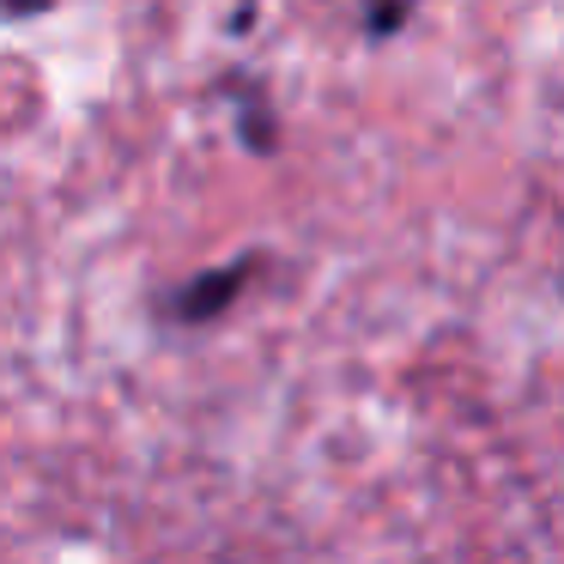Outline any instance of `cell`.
Returning <instances> with one entry per match:
<instances>
[{
    "label": "cell",
    "mask_w": 564,
    "mask_h": 564,
    "mask_svg": "<svg viewBox=\"0 0 564 564\" xmlns=\"http://www.w3.org/2000/svg\"><path fill=\"white\" fill-rule=\"evenodd\" d=\"M55 0H0V13L7 19H31V13H50Z\"/></svg>",
    "instance_id": "277c9868"
},
{
    "label": "cell",
    "mask_w": 564,
    "mask_h": 564,
    "mask_svg": "<svg viewBox=\"0 0 564 564\" xmlns=\"http://www.w3.org/2000/svg\"><path fill=\"white\" fill-rule=\"evenodd\" d=\"M406 13H413V0H370V37H382V31H401Z\"/></svg>",
    "instance_id": "3957f363"
},
{
    "label": "cell",
    "mask_w": 564,
    "mask_h": 564,
    "mask_svg": "<svg viewBox=\"0 0 564 564\" xmlns=\"http://www.w3.org/2000/svg\"><path fill=\"white\" fill-rule=\"evenodd\" d=\"M237 128H243V140L256 152L280 147V122H273V110H268V98H261V91H237Z\"/></svg>",
    "instance_id": "7a4b0ae2"
},
{
    "label": "cell",
    "mask_w": 564,
    "mask_h": 564,
    "mask_svg": "<svg viewBox=\"0 0 564 564\" xmlns=\"http://www.w3.org/2000/svg\"><path fill=\"white\" fill-rule=\"evenodd\" d=\"M261 268H268V256H231V261H219V268H207V273H195V280L171 285V292L159 297V316L171 322V328H207V322H219L225 310H231L249 285H256Z\"/></svg>",
    "instance_id": "6da1fadb"
}]
</instances>
